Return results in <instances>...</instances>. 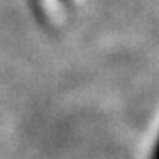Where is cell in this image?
I'll use <instances>...</instances> for the list:
<instances>
[{
  "label": "cell",
  "instance_id": "cell-1",
  "mask_svg": "<svg viewBox=\"0 0 159 159\" xmlns=\"http://www.w3.org/2000/svg\"><path fill=\"white\" fill-rule=\"evenodd\" d=\"M154 159H159V144H157V149H156V154H154Z\"/></svg>",
  "mask_w": 159,
  "mask_h": 159
}]
</instances>
